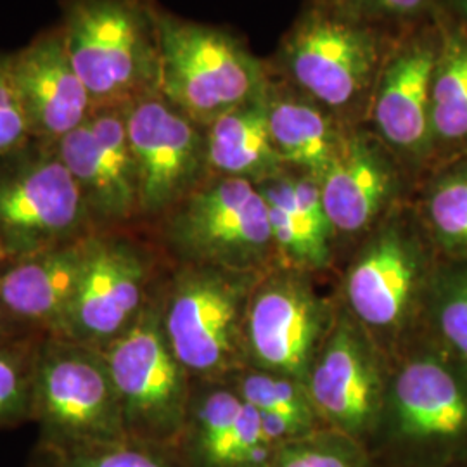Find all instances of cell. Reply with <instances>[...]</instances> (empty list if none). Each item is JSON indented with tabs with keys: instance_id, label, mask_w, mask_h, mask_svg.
Segmentation results:
<instances>
[{
	"instance_id": "obj_10",
	"label": "cell",
	"mask_w": 467,
	"mask_h": 467,
	"mask_svg": "<svg viewBox=\"0 0 467 467\" xmlns=\"http://www.w3.org/2000/svg\"><path fill=\"white\" fill-rule=\"evenodd\" d=\"M158 295L160 289L142 316L102 353L127 436L175 447L194 381L168 343Z\"/></svg>"
},
{
	"instance_id": "obj_24",
	"label": "cell",
	"mask_w": 467,
	"mask_h": 467,
	"mask_svg": "<svg viewBox=\"0 0 467 467\" xmlns=\"http://www.w3.org/2000/svg\"><path fill=\"white\" fill-rule=\"evenodd\" d=\"M204 130L210 177H239L260 184L285 168L272 144L264 96L222 115Z\"/></svg>"
},
{
	"instance_id": "obj_14",
	"label": "cell",
	"mask_w": 467,
	"mask_h": 467,
	"mask_svg": "<svg viewBox=\"0 0 467 467\" xmlns=\"http://www.w3.org/2000/svg\"><path fill=\"white\" fill-rule=\"evenodd\" d=\"M388 357L343 308L336 314L306 378L312 405L326 430L366 445L383 414Z\"/></svg>"
},
{
	"instance_id": "obj_32",
	"label": "cell",
	"mask_w": 467,
	"mask_h": 467,
	"mask_svg": "<svg viewBox=\"0 0 467 467\" xmlns=\"http://www.w3.org/2000/svg\"><path fill=\"white\" fill-rule=\"evenodd\" d=\"M9 57L11 52L0 50V160L32 140L17 102Z\"/></svg>"
},
{
	"instance_id": "obj_18",
	"label": "cell",
	"mask_w": 467,
	"mask_h": 467,
	"mask_svg": "<svg viewBox=\"0 0 467 467\" xmlns=\"http://www.w3.org/2000/svg\"><path fill=\"white\" fill-rule=\"evenodd\" d=\"M11 78L34 140L56 144L94 111V102L69 56L59 23L11 52Z\"/></svg>"
},
{
	"instance_id": "obj_22",
	"label": "cell",
	"mask_w": 467,
	"mask_h": 467,
	"mask_svg": "<svg viewBox=\"0 0 467 467\" xmlns=\"http://www.w3.org/2000/svg\"><path fill=\"white\" fill-rule=\"evenodd\" d=\"M264 102L272 144L284 167L306 171L318 181L353 127L270 73Z\"/></svg>"
},
{
	"instance_id": "obj_1",
	"label": "cell",
	"mask_w": 467,
	"mask_h": 467,
	"mask_svg": "<svg viewBox=\"0 0 467 467\" xmlns=\"http://www.w3.org/2000/svg\"><path fill=\"white\" fill-rule=\"evenodd\" d=\"M403 30L358 16L336 0H305L267 57L268 73L348 127L368 123L384 63Z\"/></svg>"
},
{
	"instance_id": "obj_15",
	"label": "cell",
	"mask_w": 467,
	"mask_h": 467,
	"mask_svg": "<svg viewBox=\"0 0 467 467\" xmlns=\"http://www.w3.org/2000/svg\"><path fill=\"white\" fill-rule=\"evenodd\" d=\"M139 181L140 227L150 229L208 177L206 130L161 94L125 108Z\"/></svg>"
},
{
	"instance_id": "obj_33",
	"label": "cell",
	"mask_w": 467,
	"mask_h": 467,
	"mask_svg": "<svg viewBox=\"0 0 467 467\" xmlns=\"http://www.w3.org/2000/svg\"><path fill=\"white\" fill-rule=\"evenodd\" d=\"M28 334L35 333H30V331H26V329L19 327V326L15 324L11 318L7 317V316L2 312V308H0V343L16 339V337H21V336H28Z\"/></svg>"
},
{
	"instance_id": "obj_13",
	"label": "cell",
	"mask_w": 467,
	"mask_h": 467,
	"mask_svg": "<svg viewBox=\"0 0 467 467\" xmlns=\"http://www.w3.org/2000/svg\"><path fill=\"white\" fill-rule=\"evenodd\" d=\"M334 317L308 272L284 265L268 268L248 305L246 366L306 383Z\"/></svg>"
},
{
	"instance_id": "obj_21",
	"label": "cell",
	"mask_w": 467,
	"mask_h": 467,
	"mask_svg": "<svg viewBox=\"0 0 467 467\" xmlns=\"http://www.w3.org/2000/svg\"><path fill=\"white\" fill-rule=\"evenodd\" d=\"M256 185L267 204L270 233L281 265L308 274L327 267L336 237L317 179L285 167Z\"/></svg>"
},
{
	"instance_id": "obj_4",
	"label": "cell",
	"mask_w": 467,
	"mask_h": 467,
	"mask_svg": "<svg viewBox=\"0 0 467 467\" xmlns=\"http://www.w3.org/2000/svg\"><path fill=\"white\" fill-rule=\"evenodd\" d=\"M265 272L170 264L158 295L161 324L192 381L225 383L246 368V314Z\"/></svg>"
},
{
	"instance_id": "obj_17",
	"label": "cell",
	"mask_w": 467,
	"mask_h": 467,
	"mask_svg": "<svg viewBox=\"0 0 467 467\" xmlns=\"http://www.w3.org/2000/svg\"><path fill=\"white\" fill-rule=\"evenodd\" d=\"M54 148L78 185L96 229L140 227L125 108H96Z\"/></svg>"
},
{
	"instance_id": "obj_16",
	"label": "cell",
	"mask_w": 467,
	"mask_h": 467,
	"mask_svg": "<svg viewBox=\"0 0 467 467\" xmlns=\"http://www.w3.org/2000/svg\"><path fill=\"white\" fill-rule=\"evenodd\" d=\"M334 237L364 239L401 204L416 182L368 125L353 127L318 179Z\"/></svg>"
},
{
	"instance_id": "obj_25",
	"label": "cell",
	"mask_w": 467,
	"mask_h": 467,
	"mask_svg": "<svg viewBox=\"0 0 467 467\" xmlns=\"http://www.w3.org/2000/svg\"><path fill=\"white\" fill-rule=\"evenodd\" d=\"M420 182L412 206L431 246L445 260H467V158L433 168Z\"/></svg>"
},
{
	"instance_id": "obj_9",
	"label": "cell",
	"mask_w": 467,
	"mask_h": 467,
	"mask_svg": "<svg viewBox=\"0 0 467 467\" xmlns=\"http://www.w3.org/2000/svg\"><path fill=\"white\" fill-rule=\"evenodd\" d=\"M35 447L73 449L127 438L117 388L99 348L44 334L35 355Z\"/></svg>"
},
{
	"instance_id": "obj_12",
	"label": "cell",
	"mask_w": 467,
	"mask_h": 467,
	"mask_svg": "<svg viewBox=\"0 0 467 467\" xmlns=\"http://www.w3.org/2000/svg\"><path fill=\"white\" fill-rule=\"evenodd\" d=\"M440 13L401 32L378 78L366 123L416 185L434 167L431 90L441 44Z\"/></svg>"
},
{
	"instance_id": "obj_20",
	"label": "cell",
	"mask_w": 467,
	"mask_h": 467,
	"mask_svg": "<svg viewBox=\"0 0 467 467\" xmlns=\"http://www.w3.org/2000/svg\"><path fill=\"white\" fill-rule=\"evenodd\" d=\"M90 234L11 260L0 270L2 312L30 333H57L84 272Z\"/></svg>"
},
{
	"instance_id": "obj_23",
	"label": "cell",
	"mask_w": 467,
	"mask_h": 467,
	"mask_svg": "<svg viewBox=\"0 0 467 467\" xmlns=\"http://www.w3.org/2000/svg\"><path fill=\"white\" fill-rule=\"evenodd\" d=\"M441 44L431 90L434 167L467 158V26L447 5L440 13Z\"/></svg>"
},
{
	"instance_id": "obj_19",
	"label": "cell",
	"mask_w": 467,
	"mask_h": 467,
	"mask_svg": "<svg viewBox=\"0 0 467 467\" xmlns=\"http://www.w3.org/2000/svg\"><path fill=\"white\" fill-rule=\"evenodd\" d=\"M275 449L231 384L194 381L175 443L184 467H267Z\"/></svg>"
},
{
	"instance_id": "obj_7",
	"label": "cell",
	"mask_w": 467,
	"mask_h": 467,
	"mask_svg": "<svg viewBox=\"0 0 467 467\" xmlns=\"http://www.w3.org/2000/svg\"><path fill=\"white\" fill-rule=\"evenodd\" d=\"M170 264L265 272L277 256L258 185L208 177L148 229Z\"/></svg>"
},
{
	"instance_id": "obj_2",
	"label": "cell",
	"mask_w": 467,
	"mask_h": 467,
	"mask_svg": "<svg viewBox=\"0 0 467 467\" xmlns=\"http://www.w3.org/2000/svg\"><path fill=\"white\" fill-rule=\"evenodd\" d=\"M368 451L378 467H467V368L428 339L389 370Z\"/></svg>"
},
{
	"instance_id": "obj_11",
	"label": "cell",
	"mask_w": 467,
	"mask_h": 467,
	"mask_svg": "<svg viewBox=\"0 0 467 467\" xmlns=\"http://www.w3.org/2000/svg\"><path fill=\"white\" fill-rule=\"evenodd\" d=\"M96 231L54 144L30 140L0 160V244L11 260Z\"/></svg>"
},
{
	"instance_id": "obj_30",
	"label": "cell",
	"mask_w": 467,
	"mask_h": 467,
	"mask_svg": "<svg viewBox=\"0 0 467 467\" xmlns=\"http://www.w3.org/2000/svg\"><path fill=\"white\" fill-rule=\"evenodd\" d=\"M267 467H378L366 445L320 430L279 445Z\"/></svg>"
},
{
	"instance_id": "obj_29",
	"label": "cell",
	"mask_w": 467,
	"mask_h": 467,
	"mask_svg": "<svg viewBox=\"0 0 467 467\" xmlns=\"http://www.w3.org/2000/svg\"><path fill=\"white\" fill-rule=\"evenodd\" d=\"M42 336L0 343V431L32 422L35 355Z\"/></svg>"
},
{
	"instance_id": "obj_8",
	"label": "cell",
	"mask_w": 467,
	"mask_h": 467,
	"mask_svg": "<svg viewBox=\"0 0 467 467\" xmlns=\"http://www.w3.org/2000/svg\"><path fill=\"white\" fill-rule=\"evenodd\" d=\"M168 267L148 229H96L75 296L52 336L104 350L142 316Z\"/></svg>"
},
{
	"instance_id": "obj_31",
	"label": "cell",
	"mask_w": 467,
	"mask_h": 467,
	"mask_svg": "<svg viewBox=\"0 0 467 467\" xmlns=\"http://www.w3.org/2000/svg\"><path fill=\"white\" fill-rule=\"evenodd\" d=\"M358 16L381 23L395 30H405L412 25L436 16L447 0H336Z\"/></svg>"
},
{
	"instance_id": "obj_3",
	"label": "cell",
	"mask_w": 467,
	"mask_h": 467,
	"mask_svg": "<svg viewBox=\"0 0 467 467\" xmlns=\"http://www.w3.org/2000/svg\"><path fill=\"white\" fill-rule=\"evenodd\" d=\"M57 21L96 108L160 94L158 0H59Z\"/></svg>"
},
{
	"instance_id": "obj_6",
	"label": "cell",
	"mask_w": 467,
	"mask_h": 467,
	"mask_svg": "<svg viewBox=\"0 0 467 467\" xmlns=\"http://www.w3.org/2000/svg\"><path fill=\"white\" fill-rule=\"evenodd\" d=\"M267 84V61L254 56L244 36L161 7L160 94L184 115L208 127L260 99Z\"/></svg>"
},
{
	"instance_id": "obj_28",
	"label": "cell",
	"mask_w": 467,
	"mask_h": 467,
	"mask_svg": "<svg viewBox=\"0 0 467 467\" xmlns=\"http://www.w3.org/2000/svg\"><path fill=\"white\" fill-rule=\"evenodd\" d=\"M30 467H184L175 447L135 438L73 449L35 447Z\"/></svg>"
},
{
	"instance_id": "obj_35",
	"label": "cell",
	"mask_w": 467,
	"mask_h": 467,
	"mask_svg": "<svg viewBox=\"0 0 467 467\" xmlns=\"http://www.w3.org/2000/svg\"><path fill=\"white\" fill-rule=\"evenodd\" d=\"M11 262V258L5 254V251H4V248H2V244H0V270L2 268L5 267L7 264Z\"/></svg>"
},
{
	"instance_id": "obj_26",
	"label": "cell",
	"mask_w": 467,
	"mask_h": 467,
	"mask_svg": "<svg viewBox=\"0 0 467 467\" xmlns=\"http://www.w3.org/2000/svg\"><path fill=\"white\" fill-rule=\"evenodd\" d=\"M225 383L231 384L260 416L285 420L303 434L326 430L312 405L306 384L298 379L246 366Z\"/></svg>"
},
{
	"instance_id": "obj_34",
	"label": "cell",
	"mask_w": 467,
	"mask_h": 467,
	"mask_svg": "<svg viewBox=\"0 0 467 467\" xmlns=\"http://www.w3.org/2000/svg\"><path fill=\"white\" fill-rule=\"evenodd\" d=\"M447 9L467 26V0H447Z\"/></svg>"
},
{
	"instance_id": "obj_27",
	"label": "cell",
	"mask_w": 467,
	"mask_h": 467,
	"mask_svg": "<svg viewBox=\"0 0 467 467\" xmlns=\"http://www.w3.org/2000/svg\"><path fill=\"white\" fill-rule=\"evenodd\" d=\"M420 317L430 324V339L467 368V260L436 264Z\"/></svg>"
},
{
	"instance_id": "obj_5",
	"label": "cell",
	"mask_w": 467,
	"mask_h": 467,
	"mask_svg": "<svg viewBox=\"0 0 467 467\" xmlns=\"http://www.w3.org/2000/svg\"><path fill=\"white\" fill-rule=\"evenodd\" d=\"M433 246L412 202H405L362 239L343 283L345 310L388 357L422 316L433 275Z\"/></svg>"
}]
</instances>
